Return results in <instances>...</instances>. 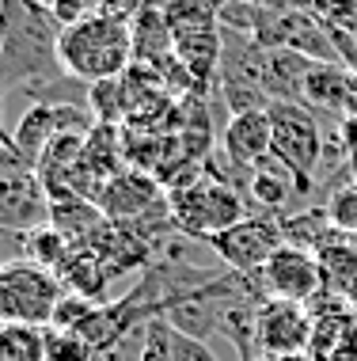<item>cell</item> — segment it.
<instances>
[{"mask_svg":"<svg viewBox=\"0 0 357 361\" xmlns=\"http://www.w3.org/2000/svg\"><path fill=\"white\" fill-rule=\"evenodd\" d=\"M137 61L133 54V23L125 12L92 8L80 23L65 27L57 38V65L65 76H76L84 84L118 80Z\"/></svg>","mask_w":357,"mask_h":361,"instance_id":"cell-1","label":"cell"},{"mask_svg":"<svg viewBox=\"0 0 357 361\" xmlns=\"http://www.w3.org/2000/svg\"><path fill=\"white\" fill-rule=\"evenodd\" d=\"M168 202H171V213H175V228L201 243H209L232 224L251 217L239 190L213 171H194L190 183H171Z\"/></svg>","mask_w":357,"mask_h":361,"instance_id":"cell-2","label":"cell"},{"mask_svg":"<svg viewBox=\"0 0 357 361\" xmlns=\"http://www.w3.org/2000/svg\"><path fill=\"white\" fill-rule=\"evenodd\" d=\"M0 27H4V80L12 76H38L42 61H57L61 23L50 8L35 0H0Z\"/></svg>","mask_w":357,"mask_h":361,"instance_id":"cell-3","label":"cell"},{"mask_svg":"<svg viewBox=\"0 0 357 361\" xmlns=\"http://www.w3.org/2000/svg\"><path fill=\"white\" fill-rule=\"evenodd\" d=\"M65 297L61 278L38 262L0 267V324L50 327L57 300Z\"/></svg>","mask_w":357,"mask_h":361,"instance_id":"cell-4","label":"cell"},{"mask_svg":"<svg viewBox=\"0 0 357 361\" xmlns=\"http://www.w3.org/2000/svg\"><path fill=\"white\" fill-rule=\"evenodd\" d=\"M270 126H274V156L304 187H312L315 175H320L323 145H327L315 114L304 103L277 99V103H270Z\"/></svg>","mask_w":357,"mask_h":361,"instance_id":"cell-5","label":"cell"},{"mask_svg":"<svg viewBox=\"0 0 357 361\" xmlns=\"http://www.w3.org/2000/svg\"><path fill=\"white\" fill-rule=\"evenodd\" d=\"M213 255L225 262L232 274H258L270 259L277 255V247H285L282 236V221H270V217H244L239 224H232L228 232L209 240Z\"/></svg>","mask_w":357,"mask_h":361,"instance_id":"cell-6","label":"cell"},{"mask_svg":"<svg viewBox=\"0 0 357 361\" xmlns=\"http://www.w3.org/2000/svg\"><path fill=\"white\" fill-rule=\"evenodd\" d=\"M251 278L258 281V293H263L266 300H296V305H312V300L327 289L320 259H315L312 251H304V247H293V243L277 247V255Z\"/></svg>","mask_w":357,"mask_h":361,"instance_id":"cell-7","label":"cell"},{"mask_svg":"<svg viewBox=\"0 0 357 361\" xmlns=\"http://www.w3.org/2000/svg\"><path fill=\"white\" fill-rule=\"evenodd\" d=\"M258 354L296 357L312 350V308L296 300H263L255 319Z\"/></svg>","mask_w":357,"mask_h":361,"instance_id":"cell-8","label":"cell"},{"mask_svg":"<svg viewBox=\"0 0 357 361\" xmlns=\"http://www.w3.org/2000/svg\"><path fill=\"white\" fill-rule=\"evenodd\" d=\"M61 133H88V114L65 103H35L19 118L12 141L27 160H38L46 152V145L54 137H61Z\"/></svg>","mask_w":357,"mask_h":361,"instance_id":"cell-9","label":"cell"},{"mask_svg":"<svg viewBox=\"0 0 357 361\" xmlns=\"http://www.w3.org/2000/svg\"><path fill=\"white\" fill-rule=\"evenodd\" d=\"M38 221H50V194L42 179L31 171H4L0 175V228L35 232Z\"/></svg>","mask_w":357,"mask_h":361,"instance_id":"cell-10","label":"cell"},{"mask_svg":"<svg viewBox=\"0 0 357 361\" xmlns=\"http://www.w3.org/2000/svg\"><path fill=\"white\" fill-rule=\"evenodd\" d=\"M220 152L236 171H255L258 164L274 152V126H270V111H244L232 114L220 137Z\"/></svg>","mask_w":357,"mask_h":361,"instance_id":"cell-11","label":"cell"},{"mask_svg":"<svg viewBox=\"0 0 357 361\" xmlns=\"http://www.w3.org/2000/svg\"><path fill=\"white\" fill-rule=\"evenodd\" d=\"M156 202H163L160 183L152 179V175H144V171L125 168L122 175H114L107 187L99 190V202H95V206L103 209V217H107L111 224H130V221L144 217Z\"/></svg>","mask_w":357,"mask_h":361,"instance_id":"cell-12","label":"cell"},{"mask_svg":"<svg viewBox=\"0 0 357 361\" xmlns=\"http://www.w3.org/2000/svg\"><path fill=\"white\" fill-rule=\"evenodd\" d=\"M346 69L342 61H312V69L304 76V95L301 103L308 111H327L342 118V103H346Z\"/></svg>","mask_w":357,"mask_h":361,"instance_id":"cell-13","label":"cell"},{"mask_svg":"<svg viewBox=\"0 0 357 361\" xmlns=\"http://www.w3.org/2000/svg\"><path fill=\"white\" fill-rule=\"evenodd\" d=\"M247 190H251V198H255L263 209H282L293 194H301L308 187L285 168L282 160H277L274 152H270L255 171H247Z\"/></svg>","mask_w":357,"mask_h":361,"instance_id":"cell-14","label":"cell"},{"mask_svg":"<svg viewBox=\"0 0 357 361\" xmlns=\"http://www.w3.org/2000/svg\"><path fill=\"white\" fill-rule=\"evenodd\" d=\"M312 69V57L296 54V50H270L266 46V92L270 99H289L301 103L304 95V76Z\"/></svg>","mask_w":357,"mask_h":361,"instance_id":"cell-15","label":"cell"},{"mask_svg":"<svg viewBox=\"0 0 357 361\" xmlns=\"http://www.w3.org/2000/svg\"><path fill=\"white\" fill-rule=\"evenodd\" d=\"M0 361H46V327L0 324Z\"/></svg>","mask_w":357,"mask_h":361,"instance_id":"cell-16","label":"cell"},{"mask_svg":"<svg viewBox=\"0 0 357 361\" xmlns=\"http://www.w3.org/2000/svg\"><path fill=\"white\" fill-rule=\"evenodd\" d=\"M122 99H125L122 76H118V80L92 84L88 87V103H92V114H95V126H118L122 118H130V111H125Z\"/></svg>","mask_w":357,"mask_h":361,"instance_id":"cell-17","label":"cell"},{"mask_svg":"<svg viewBox=\"0 0 357 361\" xmlns=\"http://www.w3.org/2000/svg\"><path fill=\"white\" fill-rule=\"evenodd\" d=\"M46 361H95V346L73 327H46Z\"/></svg>","mask_w":357,"mask_h":361,"instance_id":"cell-18","label":"cell"},{"mask_svg":"<svg viewBox=\"0 0 357 361\" xmlns=\"http://www.w3.org/2000/svg\"><path fill=\"white\" fill-rule=\"evenodd\" d=\"M323 209L342 236H357V187H339L327 198Z\"/></svg>","mask_w":357,"mask_h":361,"instance_id":"cell-19","label":"cell"},{"mask_svg":"<svg viewBox=\"0 0 357 361\" xmlns=\"http://www.w3.org/2000/svg\"><path fill=\"white\" fill-rule=\"evenodd\" d=\"M141 361H175V327L163 316L149 324V338H144Z\"/></svg>","mask_w":357,"mask_h":361,"instance_id":"cell-20","label":"cell"},{"mask_svg":"<svg viewBox=\"0 0 357 361\" xmlns=\"http://www.w3.org/2000/svg\"><path fill=\"white\" fill-rule=\"evenodd\" d=\"M251 4L266 8V12H308L315 0H251Z\"/></svg>","mask_w":357,"mask_h":361,"instance_id":"cell-21","label":"cell"},{"mask_svg":"<svg viewBox=\"0 0 357 361\" xmlns=\"http://www.w3.org/2000/svg\"><path fill=\"white\" fill-rule=\"evenodd\" d=\"M342 118H353V122H357V69H350V76H346V103H342Z\"/></svg>","mask_w":357,"mask_h":361,"instance_id":"cell-22","label":"cell"},{"mask_svg":"<svg viewBox=\"0 0 357 361\" xmlns=\"http://www.w3.org/2000/svg\"><path fill=\"white\" fill-rule=\"evenodd\" d=\"M339 297H346V305H350V308L357 312V278H353V281H350V286H346V289L339 293Z\"/></svg>","mask_w":357,"mask_h":361,"instance_id":"cell-23","label":"cell"},{"mask_svg":"<svg viewBox=\"0 0 357 361\" xmlns=\"http://www.w3.org/2000/svg\"><path fill=\"white\" fill-rule=\"evenodd\" d=\"M35 4H42V8H54V4H57V0H35Z\"/></svg>","mask_w":357,"mask_h":361,"instance_id":"cell-24","label":"cell"},{"mask_svg":"<svg viewBox=\"0 0 357 361\" xmlns=\"http://www.w3.org/2000/svg\"><path fill=\"white\" fill-rule=\"evenodd\" d=\"M0 57H4V27H0Z\"/></svg>","mask_w":357,"mask_h":361,"instance_id":"cell-25","label":"cell"},{"mask_svg":"<svg viewBox=\"0 0 357 361\" xmlns=\"http://www.w3.org/2000/svg\"><path fill=\"white\" fill-rule=\"evenodd\" d=\"M255 361H277V357H266V354H263V357H255Z\"/></svg>","mask_w":357,"mask_h":361,"instance_id":"cell-26","label":"cell"}]
</instances>
